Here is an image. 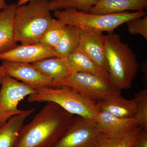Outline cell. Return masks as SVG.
I'll return each mask as SVG.
<instances>
[{
	"instance_id": "28",
	"label": "cell",
	"mask_w": 147,
	"mask_h": 147,
	"mask_svg": "<svg viewBox=\"0 0 147 147\" xmlns=\"http://www.w3.org/2000/svg\"><path fill=\"white\" fill-rule=\"evenodd\" d=\"M32 0H18V2L16 4L17 6H19L23 5L26 4L27 3L29 2Z\"/></svg>"
},
{
	"instance_id": "18",
	"label": "cell",
	"mask_w": 147,
	"mask_h": 147,
	"mask_svg": "<svg viewBox=\"0 0 147 147\" xmlns=\"http://www.w3.org/2000/svg\"><path fill=\"white\" fill-rule=\"evenodd\" d=\"M81 29L66 25L57 45L54 48L56 57L66 58L79 46Z\"/></svg>"
},
{
	"instance_id": "22",
	"label": "cell",
	"mask_w": 147,
	"mask_h": 147,
	"mask_svg": "<svg viewBox=\"0 0 147 147\" xmlns=\"http://www.w3.org/2000/svg\"><path fill=\"white\" fill-rule=\"evenodd\" d=\"M65 25L61 20L53 18L50 26L41 37L40 43L55 48L60 39Z\"/></svg>"
},
{
	"instance_id": "26",
	"label": "cell",
	"mask_w": 147,
	"mask_h": 147,
	"mask_svg": "<svg viewBox=\"0 0 147 147\" xmlns=\"http://www.w3.org/2000/svg\"><path fill=\"white\" fill-rule=\"evenodd\" d=\"M5 75L4 71L2 65L0 66V86L1 85L2 82L3 78L4 76ZM1 88V87H0Z\"/></svg>"
},
{
	"instance_id": "29",
	"label": "cell",
	"mask_w": 147,
	"mask_h": 147,
	"mask_svg": "<svg viewBox=\"0 0 147 147\" xmlns=\"http://www.w3.org/2000/svg\"><path fill=\"white\" fill-rule=\"evenodd\" d=\"M132 145H131V146H130V147H132Z\"/></svg>"
},
{
	"instance_id": "7",
	"label": "cell",
	"mask_w": 147,
	"mask_h": 147,
	"mask_svg": "<svg viewBox=\"0 0 147 147\" xmlns=\"http://www.w3.org/2000/svg\"><path fill=\"white\" fill-rule=\"evenodd\" d=\"M35 92L22 82L7 75L4 76L0 88V127L12 117L24 112L18 109L19 102Z\"/></svg>"
},
{
	"instance_id": "2",
	"label": "cell",
	"mask_w": 147,
	"mask_h": 147,
	"mask_svg": "<svg viewBox=\"0 0 147 147\" xmlns=\"http://www.w3.org/2000/svg\"><path fill=\"white\" fill-rule=\"evenodd\" d=\"M49 3L50 0H32L27 5L17 6L13 24L16 42L25 45L39 43L53 18Z\"/></svg>"
},
{
	"instance_id": "1",
	"label": "cell",
	"mask_w": 147,
	"mask_h": 147,
	"mask_svg": "<svg viewBox=\"0 0 147 147\" xmlns=\"http://www.w3.org/2000/svg\"><path fill=\"white\" fill-rule=\"evenodd\" d=\"M74 115L58 104L47 102L29 123L23 125L15 147H51L71 125Z\"/></svg>"
},
{
	"instance_id": "12",
	"label": "cell",
	"mask_w": 147,
	"mask_h": 147,
	"mask_svg": "<svg viewBox=\"0 0 147 147\" xmlns=\"http://www.w3.org/2000/svg\"><path fill=\"white\" fill-rule=\"evenodd\" d=\"M101 134L113 135L125 133L138 126L135 117L122 118L105 111H100L94 119Z\"/></svg>"
},
{
	"instance_id": "15",
	"label": "cell",
	"mask_w": 147,
	"mask_h": 147,
	"mask_svg": "<svg viewBox=\"0 0 147 147\" xmlns=\"http://www.w3.org/2000/svg\"><path fill=\"white\" fill-rule=\"evenodd\" d=\"M96 108L100 111H105L122 118L135 117L137 112L136 102L134 98L127 100L121 95L96 103Z\"/></svg>"
},
{
	"instance_id": "4",
	"label": "cell",
	"mask_w": 147,
	"mask_h": 147,
	"mask_svg": "<svg viewBox=\"0 0 147 147\" xmlns=\"http://www.w3.org/2000/svg\"><path fill=\"white\" fill-rule=\"evenodd\" d=\"M57 19L66 25L78 27L81 30L114 33V30L122 24L134 18L146 16L144 11L110 14H93L74 8H67L54 11Z\"/></svg>"
},
{
	"instance_id": "16",
	"label": "cell",
	"mask_w": 147,
	"mask_h": 147,
	"mask_svg": "<svg viewBox=\"0 0 147 147\" xmlns=\"http://www.w3.org/2000/svg\"><path fill=\"white\" fill-rule=\"evenodd\" d=\"M35 108L24 110L23 113L12 117L0 127V147H15L19 131L24 122L34 112Z\"/></svg>"
},
{
	"instance_id": "27",
	"label": "cell",
	"mask_w": 147,
	"mask_h": 147,
	"mask_svg": "<svg viewBox=\"0 0 147 147\" xmlns=\"http://www.w3.org/2000/svg\"><path fill=\"white\" fill-rule=\"evenodd\" d=\"M8 5L5 0H0V11L6 8Z\"/></svg>"
},
{
	"instance_id": "13",
	"label": "cell",
	"mask_w": 147,
	"mask_h": 147,
	"mask_svg": "<svg viewBox=\"0 0 147 147\" xmlns=\"http://www.w3.org/2000/svg\"><path fill=\"white\" fill-rule=\"evenodd\" d=\"M147 7V0H99L90 9L93 14H110L133 11H140Z\"/></svg>"
},
{
	"instance_id": "20",
	"label": "cell",
	"mask_w": 147,
	"mask_h": 147,
	"mask_svg": "<svg viewBox=\"0 0 147 147\" xmlns=\"http://www.w3.org/2000/svg\"><path fill=\"white\" fill-rule=\"evenodd\" d=\"M142 128L137 127L128 132L113 135L101 134L97 147H129Z\"/></svg>"
},
{
	"instance_id": "6",
	"label": "cell",
	"mask_w": 147,
	"mask_h": 147,
	"mask_svg": "<svg viewBox=\"0 0 147 147\" xmlns=\"http://www.w3.org/2000/svg\"><path fill=\"white\" fill-rule=\"evenodd\" d=\"M35 90L28 96V102H55L74 115L90 119H94L98 113L96 103L87 100L68 87H48Z\"/></svg>"
},
{
	"instance_id": "14",
	"label": "cell",
	"mask_w": 147,
	"mask_h": 147,
	"mask_svg": "<svg viewBox=\"0 0 147 147\" xmlns=\"http://www.w3.org/2000/svg\"><path fill=\"white\" fill-rule=\"evenodd\" d=\"M16 4L8 5L0 11V54L5 53L17 46L13 32V19Z\"/></svg>"
},
{
	"instance_id": "3",
	"label": "cell",
	"mask_w": 147,
	"mask_h": 147,
	"mask_svg": "<svg viewBox=\"0 0 147 147\" xmlns=\"http://www.w3.org/2000/svg\"><path fill=\"white\" fill-rule=\"evenodd\" d=\"M104 45L109 74L119 90L130 88L137 75L139 65L135 53L122 42L119 35H104Z\"/></svg>"
},
{
	"instance_id": "5",
	"label": "cell",
	"mask_w": 147,
	"mask_h": 147,
	"mask_svg": "<svg viewBox=\"0 0 147 147\" xmlns=\"http://www.w3.org/2000/svg\"><path fill=\"white\" fill-rule=\"evenodd\" d=\"M68 87L87 100L97 103L121 95L110 74L96 75L87 72H73L54 82L53 88Z\"/></svg>"
},
{
	"instance_id": "25",
	"label": "cell",
	"mask_w": 147,
	"mask_h": 147,
	"mask_svg": "<svg viewBox=\"0 0 147 147\" xmlns=\"http://www.w3.org/2000/svg\"><path fill=\"white\" fill-rule=\"evenodd\" d=\"M132 147H147V129L142 128L139 131Z\"/></svg>"
},
{
	"instance_id": "9",
	"label": "cell",
	"mask_w": 147,
	"mask_h": 147,
	"mask_svg": "<svg viewBox=\"0 0 147 147\" xmlns=\"http://www.w3.org/2000/svg\"><path fill=\"white\" fill-rule=\"evenodd\" d=\"M5 75L35 90L52 87L53 80L43 75L32 64L3 61Z\"/></svg>"
},
{
	"instance_id": "17",
	"label": "cell",
	"mask_w": 147,
	"mask_h": 147,
	"mask_svg": "<svg viewBox=\"0 0 147 147\" xmlns=\"http://www.w3.org/2000/svg\"><path fill=\"white\" fill-rule=\"evenodd\" d=\"M31 64L43 75L52 79L53 83L73 73L68 67L66 58H47Z\"/></svg>"
},
{
	"instance_id": "23",
	"label": "cell",
	"mask_w": 147,
	"mask_h": 147,
	"mask_svg": "<svg viewBox=\"0 0 147 147\" xmlns=\"http://www.w3.org/2000/svg\"><path fill=\"white\" fill-rule=\"evenodd\" d=\"M137 106L135 119L138 126L147 129V90L139 91L134 98Z\"/></svg>"
},
{
	"instance_id": "19",
	"label": "cell",
	"mask_w": 147,
	"mask_h": 147,
	"mask_svg": "<svg viewBox=\"0 0 147 147\" xmlns=\"http://www.w3.org/2000/svg\"><path fill=\"white\" fill-rule=\"evenodd\" d=\"M67 65L72 72H87L102 75L109 74L100 69L79 47L66 58Z\"/></svg>"
},
{
	"instance_id": "24",
	"label": "cell",
	"mask_w": 147,
	"mask_h": 147,
	"mask_svg": "<svg viewBox=\"0 0 147 147\" xmlns=\"http://www.w3.org/2000/svg\"><path fill=\"white\" fill-rule=\"evenodd\" d=\"M127 30L131 34H140L147 39V16L134 18L127 22Z\"/></svg>"
},
{
	"instance_id": "21",
	"label": "cell",
	"mask_w": 147,
	"mask_h": 147,
	"mask_svg": "<svg viewBox=\"0 0 147 147\" xmlns=\"http://www.w3.org/2000/svg\"><path fill=\"white\" fill-rule=\"evenodd\" d=\"M99 0H50L49 7L51 11L74 8L89 12L90 9Z\"/></svg>"
},
{
	"instance_id": "8",
	"label": "cell",
	"mask_w": 147,
	"mask_h": 147,
	"mask_svg": "<svg viewBox=\"0 0 147 147\" xmlns=\"http://www.w3.org/2000/svg\"><path fill=\"white\" fill-rule=\"evenodd\" d=\"M101 135L94 120L76 116L63 136L51 147H97Z\"/></svg>"
},
{
	"instance_id": "11",
	"label": "cell",
	"mask_w": 147,
	"mask_h": 147,
	"mask_svg": "<svg viewBox=\"0 0 147 147\" xmlns=\"http://www.w3.org/2000/svg\"><path fill=\"white\" fill-rule=\"evenodd\" d=\"M104 35L100 32L81 30L79 47L102 71L109 73L104 45Z\"/></svg>"
},
{
	"instance_id": "10",
	"label": "cell",
	"mask_w": 147,
	"mask_h": 147,
	"mask_svg": "<svg viewBox=\"0 0 147 147\" xmlns=\"http://www.w3.org/2000/svg\"><path fill=\"white\" fill-rule=\"evenodd\" d=\"M56 57L54 48L38 43L21 44L0 54V60L14 62L32 63L47 58Z\"/></svg>"
}]
</instances>
